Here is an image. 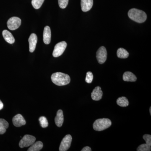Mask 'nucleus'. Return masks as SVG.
Segmentation results:
<instances>
[{"label": "nucleus", "instance_id": "obj_1", "mask_svg": "<svg viewBox=\"0 0 151 151\" xmlns=\"http://www.w3.org/2000/svg\"><path fill=\"white\" fill-rule=\"evenodd\" d=\"M51 78L52 81L54 84L59 86L67 85L70 81L69 75L61 72L53 73L51 75Z\"/></svg>", "mask_w": 151, "mask_h": 151}, {"label": "nucleus", "instance_id": "obj_25", "mask_svg": "<svg viewBox=\"0 0 151 151\" xmlns=\"http://www.w3.org/2000/svg\"><path fill=\"white\" fill-rule=\"evenodd\" d=\"M69 0H58V4L60 8L64 9L67 7Z\"/></svg>", "mask_w": 151, "mask_h": 151}, {"label": "nucleus", "instance_id": "obj_29", "mask_svg": "<svg viewBox=\"0 0 151 151\" xmlns=\"http://www.w3.org/2000/svg\"><path fill=\"white\" fill-rule=\"evenodd\" d=\"M150 115H151V107H150Z\"/></svg>", "mask_w": 151, "mask_h": 151}, {"label": "nucleus", "instance_id": "obj_5", "mask_svg": "<svg viewBox=\"0 0 151 151\" xmlns=\"http://www.w3.org/2000/svg\"><path fill=\"white\" fill-rule=\"evenodd\" d=\"M67 43L65 41H62L57 44L55 46L54 50L52 52V55L54 57H58L62 55L67 47Z\"/></svg>", "mask_w": 151, "mask_h": 151}, {"label": "nucleus", "instance_id": "obj_23", "mask_svg": "<svg viewBox=\"0 0 151 151\" xmlns=\"http://www.w3.org/2000/svg\"><path fill=\"white\" fill-rule=\"evenodd\" d=\"M137 151H151V146L146 144H143L139 146L137 149Z\"/></svg>", "mask_w": 151, "mask_h": 151}, {"label": "nucleus", "instance_id": "obj_9", "mask_svg": "<svg viewBox=\"0 0 151 151\" xmlns=\"http://www.w3.org/2000/svg\"><path fill=\"white\" fill-rule=\"evenodd\" d=\"M13 124L16 127H21L25 125V120L24 117L21 114H17L14 116L12 119Z\"/></svg>", "mask_w": 151, "mask_h": 151}, {"label": "nucleus", "instance_id": "obj_24", "mask_svg": "<svg viewBox=\"0 0 151 151\" xmlns=\"http://www.w3.org/2000/svg\"><path fill=\"white\" fill-rule=\"evenodd\" d=\"M93 75L92 72L88 71L86 74V77L85 78V81L86 83H91L93 81Z\"/></svg>", "mask_w": 151, "mask_h": 151}, {"label": "nucleus", "instance_id": "obj_22", "mask_svg": "<svg viewBox=\"0 0 151 151\" xmlns=\"http://www.w3.org/2000/svg\"><path fill=\"white\" fill-rule=\"evenodd\" d=\"M40 123L42 127L43 128H45L48 127V123L46 117L44 116H41L39 119Z\"/></svg>", "mask_w": 151, "mask_h": 151}, {"label": "nucleus", "instance_id": "obj_11", "mask_svg": "<svg viewBox=\"0 0 151 151\" xmlns=\"http://www.w3.org/2000/svg\"><path fill=\"white\" fill-rule=\"evenodd\" d=\"M103 92L101 90L100 86H97L93 90L91 94V97L92 100L95 101H98L102 99L103 97Z\"/></svg>", "mask_w": 151, "mask_h": 151}, {"label": "nucleus", "instance_id": "obj_20", "mask_svg": "<svg viewBox=\"0 0 151 151\" xmlns=\"http://www.w3.org/2000/svg\"><path fill=\"white\" fill-rule=\"evenodd\" d=\"M117 104L121 107H127L129 105V102L127 97H122L117 99Z\"/></svg>", "mask_w": 151, "mask_h": 151}, {"label": "nucleus", "instance_id": "obj_14", "mask_svg": "<svg viewBox=\"0 0 151 151\" xmlns=\"http://www.w3.org/2000/svg\"><path fill=\"white\" fill-rule=\"evenodd\" d=\"M64 122V117H63V112L61 110L58 111L56 116L55 119V122L58 127H62Z\"/></svg>", "mask_w": 151, "mask_h": 151}, {"label": "nucleus", "instance_id": "obj_15", "mask_svg": "<svg viewBox=\"0 0 151 151\" xmlns=\"http://www.w3.org/2000/svg\"><path fill=\"white\" fill-rule=\"evenodd\" d=\"M3 37L6 42L9 43L13 44L15 42V39L12 34L9 31L4 30L2 32Z\"/></svg>", "mask_w": 151, "mask_h": 151}, {"label": "nucleus", "instance_id": "obj_27", "mask_svg": "<svg viewBox=\"0 0 151 151\" xmlns=\"http://www.w3.org/2000/svg\"><path fill=\"white\" fill-rule=\"evenodd\" d=\"M81 151H92V149H91V148L90 147H84V148H83L82 150H81Z\"/></svg>", "mask_w": 151, "mask_h": 151}, {"label": "nucleus", "instance_id": "obj_12", "mask_svg": "<svg viewBox=\"0 0 151 151\" xmlns=\"http://www.w3.org/2000/svg\"><path fill=\"white\" fill-rule=\"evenodd\" d=\"M51 33L50 27L48 26L45 27L43 31V42L45 44L48 45L51 41Z\"/></svg>", "mask_w": 151, "mask_h": 151}, {"label": "nucleus", "instance_id": "obj_26", "mask_svg": "<svg viewBox=\"0 0 151 151\" xmlns=\"http://www.w3.org/2000/svg\"><path fill=\"white\" fill-rule=\"evenodd\" d=\"M143 138L145 141L146 144L149 146H151V136L150 135H144L143 136Z\"/></svg>", "mask_w": 151, "mask_h": 151}, {"label": "nucleus", "instance_id": "obj_2", "mask_svg": "<svg viewBox=\"0 0 151 151\" xmlns=\"http://www.w3.org/2000/svg\"><path fill=\"white\" fill-rule=\"evenodd\" d=\"M128 16L134 21L142 23L147 19V15L145 12L137 9H132L128 12Z\"/></svg>", "mask_w": 151, "mask_h": 151}, {"label": "nucleus", "instance_id": "obj_28", "mask_svg": "<svg viewBox=\"0 0 151 151\" xmlns=\"http://www.w3.org/2000/svg\"><path fill=\"white\" fill-rule=\"evenodd\" d=\"M3 107H4V104L2 101L0 100V110H2L3 109Z\"/></svg>", "mask_w": 151, "mask_h": 151}, {"label": "nucleus", "instance_id": "obj_18", "mask_svg": "<svg viewBox=\"0 0 151 151\" xmlns=\"http://www.w3.org/2000/svg\"><path fill=\"white\" fill-rule=\"evenodd\" d=\"M9 126V123L4 119H0V134H3Z\"/></svg>", "mask_w": 151, "mask_h": 151}, {"label": "nucleus", "instance_id": "obj_21", "mask_svg": "<svg viewBox=\"0 0 151 151\" xmlns=\"http://www.w3.org/2000/svg\"><path fill=\"white\" fill-rule=\"evenodd\" d=\"M45 0H32V4L33 7L36 9L40 8Z\"/></svg>", "mask_w": 151, "mask_h": 151}, {"label": "nucleus", "instance_id": "obj_16", "mask_svg": "<svg viewBox=\"0 0 151 151\" xmlns=\"http://www.w3.org/2000/svg\"><path fill=\"white\" fill-rule=\"evenodd\" d=\"M123 80L125 81L134 82L137 80L136 76L130 71H127L124 73L123 77Z\"/></svg>", "mask_w": 151, "mask_h": 151}, {"label": "nucleus", "instance_id": "obj_10", "mask_svg": "<svg viewBox=\"0 0 151 151\" xmlns=\"http://www.w3.org/2000/svg\"><path fill=\"white\" fill-rule=\"evenodd\" d=\"M28 41L29 43V52H33L35 50L36 46L37 43V36L35 34H32L29 38Z\"/></svg>", "mask_w": 151, "mask_h": 151}, {"label": "nucleus", "instance_id": "obj_19", "mask_svg": "<svg viewBox=\"0 0 151 151\" xmlns=\"http://www.w3.org/2000/svg\"><path fill=\"white\" fill-rule=\"evenodd\" d=\"M129 53L126 50L123 48H119L117 52V55L120 58H127L129 56Z\"/></svg>", "mask_w": 151, "mask_h": 151}, {"label": "nucleus", "instance_id": "obj_13", "mask_svg": "<svg viewBox=\"0 0 151 151\" xmlns=\"http://www.w3.org/2000/svg\"><path fill=\"white\" fill-rule=\"evenodd\" d=\"M93 5V0H81V8L83 12H87L90 10Z\"/></svg>", "mask_w": 151, "mask_h": 151}, {"label": "nucleus", "instance_id": "obj_4", "mask_svg": "<svg viewBox=\"0 0 151 151\" xmlns=\"http://www.w3.org/2000/svg\"><path fill=\"white\" fill-rule=\"evenodd\" d=\"M36 138L34 136L30 135H25L22 138L19 143L20 147L23 148L30 146L35 142Z\"/></svg>", "mask_w": 151, "mask_h": 151}, {"label": "nucleus", "instance_id": "obj_8", "mask_svg": "<svg viewBox=\"0 0 151 151\" xmlns=\"http://www.w3.org/2000/svg\"><path fill=\"white\" fill-rule=\"evenodd\" d=\"M72 137L71 135H66L63 139L59 147L60 151H66L70 148L72 142Z\"/></svg>", "mask_w": 151, "mask_h": 151}, {"label": "nucleus", "instance_id": "obj_3", "mask_svg": "<svg viewBox=\"0 0 151 151\" xmlns=\"http://www.w3.org/2000/svg\"><path fill=\"white\" fill-rule=\"evenodd\" d=\"M112 122L109 119H98L96 120L93 124V129L95 131L100 132L109 128Z\"/></svg>", "mask_w": 151, "mask_h": 151}, {"label": "nucleus", "instance_id": "obj_7", "mask_svg": "<svg viewBox=\"0 0 151 151\" xmlns=\"http://www.w3.org/2000/svg\"><path fill=\"white\" fill-rule=\"evenodd\" d=\"M97 61L100 64H103L106 61L107 58V51L105 47L102 46L98 49L96 53Z\"/></svg>", "mask_w": 151, "mask_h": 151}, {"label": "nucleus", "instance_id": "obj_17", "mask_svg": "<svg viewBox=\"0 0 151 151\" xmlns=\"http://www.w3.org/2000/svg\"><path fill=\"white\" fill-rule=\"evenodd\" d=\"M28 151H39L42 149L43 147V144L40 141H37V142H34L32 145L30 146Z\"/></svg>", "mask_w": 151, "mask_h": 151}, {"label": "nucleus", "instance_id": "obj_6", "mask_svg": "<svg viewBox=\"0 0 151 151\" xmlns=\"http://www.w3.org/2000/svg\"><path fill=\"white\" fill-rule=\"evenodd\" d=\"M8 28L11 30H14L17 29L21 24V20L17 17H12L8 21Z\"/></svg>", "mask_w": 151, "mask_h": 151}]
</instances>
